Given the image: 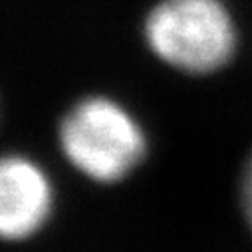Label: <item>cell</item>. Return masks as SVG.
<instances>
[{
	"mask_svg": "<svg viewBox=\"0 0 252 252\" xmlns=\"http://www.w3.org/2000/svg\"><path fill=\"white\" fill-rule=\"evenodd\" d=\"M60 143L76 169L101 183L125 177L145 155L141 127L105 97L78 103L62 121Z\"/></svg>",
	"mask_w": 252,
	"mask_h": 252,
	"instance_id": "7a4b0ae2",
	"label": "cell"
},
{
	"mask_svg": "<svg viewBox=\"0 0 252 252\" xmlns=\"http://www.w3.org/2000/svg\"><path fill=\"white\" fill-rule=\"evenodd\" d=\"M147 42L167 64L211 74L234 54L236 32L220 0H163L145 24Z\"/></svg>",
	"mask_w": 252,
	"mask_h": 252,
	"instance_id": "6da1fadb",
	"label": "cell"
},
{
	"mask_svg": "<svg viewBox=\"0 0 252 252\" xmlns=\"http://www.w3.org/2000/svg\"><path fill=\"white\" fill-rule=\"evenodd\" d=\"M242 203H244V211H246V219L252 226V157L246 165L244 171V181H242Z\"/></svg>",
	"mask_w": 252,
	"mask_h": 252,
	"instance_id": "277c9868",
	"label": "cell"
},
{
	"mask_svg": "<svg viewBox=\"0 0 252 252\" xmlns=\"http://www.w3.org/2000/svg\"><path fill=\"white\" fill-rule=\"evenodd\" d=\"M52 189L44 171L24 157H0V238L20 240L50 215Z\"/></svg>",
	"mask_w": 252,
	"mask_h": 252,
	"instance_id": "3957f363",
	"label": "cell"
}]
</instances>
